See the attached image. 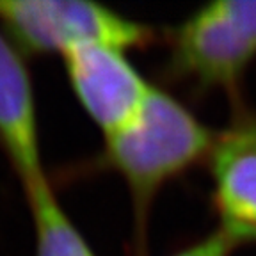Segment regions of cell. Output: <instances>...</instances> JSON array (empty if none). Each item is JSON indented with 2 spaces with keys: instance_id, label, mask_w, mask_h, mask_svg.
Here are the masks:
<instances>
[{
  "instance_id": "8992f818",
  "label": "cell",
  "mask_w": 256,
  "mask_h": 256,
  "mask_svg": "<svg viewBox=\"0 0 256 256\" xmlns=\"http://www.w3.org/2000/svg\"><path fill=\"white\" fill-rule=\"evenodd\" d=\"M216 206L236 242L256 232V136L248 124L216 139L210 152Z\"/></svg>"
},
{
  "instance_id": "30bf717a",
  "label": "cell",
  "mask_w": 256,
  "mask_h": 256,
  "mask_svg": "<svg viewBox=\"0 0 256 256\" xmlns=\"http://www.w3.org/2000/svg\"><path fill=\"white\" fill-rule=\"evenodd\" d=\"M249 128H251L252 132H254V136H256V123H251V124H248Z\"/></svg>"
},
{
  "instance_id": "ba28073f",
  "label": "cell",
  "mask_w": 256,
  "mask_h": 256,
  "mask_svg": "<svg viewBox=\"0 0 256 256\" xmlns=\"http://www.w3.org/2000/svg\"><path fill=\"white\" fill-rule=\"evenodd\" d=\"M235 244L236 240L228 232H224L220 228L212 235H208L206 238L182 249L172 256H230Z\"/></svg>"
},
{
  "instance_id": "8fae6325",
  "label": "cell",
  "mask_w": 256,
  "mask_h": 256,
  "mask_svg": "<svg viewBox=\"0 0 256 256\" xmlns=\"http://www.w3.org/2000/svg\"><path fill=\"white\" fill-rule=\"evenodd\" d=\"M248 240H256V232H252L251 235H249V238Z\"/></svg>"
},
{
  "instance_id": "52a82bcc",
  "label": "cell",
  "mask_w": 256,
  "mask_h": 256,
  "mask_svg": "<svg viewBox=\"0 0 256 256\" xmlns=\"http://www.w3.org/2000/svg\"><path fill=\"white\" fill-rule=\"evenodd\" d=\"M25 198L34 222V256H96L59 203L50 182Z\"/></svg>"
},
{
  "instance_id": "277c9868",
  "label": "cell",
  "mask_w": 256,
  "mask_h": 256,
  "mask_svg": "<svg viewBox=\"0 0 256 256\" xmlns=\"http://www.w3.org/2000/svg\"><path fill=\"white\" fill-rule=\"evenodd\" d=\"M256 56V46L238 25L214 2L172 30L169 75L200 86L232 88Z\"/></svg>"
},
{
  "instance_id": "3957f363",
  "label": "cell",
  "mask_w": 256,
  "mask_h": 256,
  "mask_svg": "<svg viewBox=\"0 0 256 256\" xmlns=\"http://www.w3.org/2000/svg\"><path fill=\"white\" fill-rule=\"evenodd\" d=\"M124 54L105 44H78L60 56L73 94L104 137L132 120L153 88Z\"/></svg>"
},
{
  "instance_id": "9c48e42d",
  "label": "cell",
  "mask_w": 256,
  "mask_h": 256,
  "mask_svg": "<svg viewBox=\"0 0 256 256\" xmlns=\"http://www.w3.org/2000/svg\"><path fill=\"white\" fill-rule=\"evenodd\" d=\"M220 4L256 46V0H220Z\"/></svg>"
},
{
  "instance_id": "5b68a950",
  "label": "cell",
  "mask_w": 256,
  "mask_h": 256,
  "mask_svg": "<svg viewBox=\"0 0 256 256\" xmlns=\"http://www.w3.org/2000/svg\"><path fill=\"white\" fill-rule=\"evenodd\" d=\"M0 148L24 192L46 184L34 86L25 54L0 27Z\"/></svg>"
},
{
  "instance_id": "7a4b0ae2",
  "label": "cell",
  "mask_w": 256,
  "mask_h": 256,
  "mask_svg": "<svg viewBox=\"0 0 256 256\" xmlns=\"http://www.w3.org/2000/svg\"><path fill=\"white\" fill-rule=\"evenodd\" d=\"M0 27L25 56H62L78 44L128 52L153 40L152 27L89 0H0Z\"/></svg>"
},
{
  "instance_id": "6da1fadb",
  "label": "cell",
  "mask_w": 256,
  "mask_h": 256,
  "mask_svg": "<svg viewBox=\"0 0 256 256\" xmlns=\"http://www.w3.org/2000/svg\"><path fill=\"white\" fill-rule=\"evenodd\" d=\"M214 142L210 130L184 104L155 86L136 116L105 137L100 162L130 192L139 248L160 188L210 155Z\"/></svg>"
}]
</instances>
